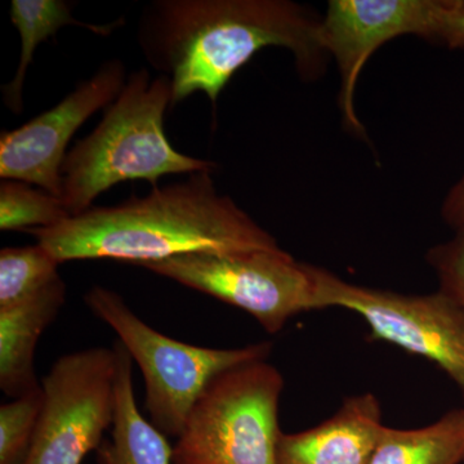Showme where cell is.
I'll return each instance as SVG.
<instances>
[{
	"label": "cell",
	"mask_w": 464,
	"mask_h": 464,
	"mask_svg": "<svg viewBox=\"0 0 464 464\" xmlns=\"http://www.w3.org/2000/svg\"><path fill=\"white\" fill-rule=\"evenodd\" d=\"M320 18L288 0H155L143 8L137 41L172 84V109L197 92L216 106L235 72L259 51L285 48L302 78L323 72Z\"/></svg>",
	"instance_id": "1"
},
{
	"label": "cell",
	"mask_w": 464,
	"mask_h": 464,
	"mask_svg": "<svg viewBox=\"0 0 464 464\" xmlns=\"http://www.w3.org/2000/svg\"><path fill=\"white\" fill-rule=\"evenodd\" d=\"M154 188L115 207H92L51 228L27 231L60 264L114 259L158 264L190 253L279 248L268 234L227 195L217 190L213 173Z\"/></svg>",
	"instance_id": "2"
},
{
	"label": "cell",
	"mask_w": 464,
	"mask_h": 464,
	"mask_svg": "<svg viewBox=\"0 0 464 464\" xmlns=\"http://www.w3.org/2000/svg\"><path fill=\"white\" fill-rule=\"evenodd\" d=\"M172 109V84L166 75L151 78L148 69L128 76L99 125L67 152L63 169V200L70 216L118 183L148 181L158 188L167 174L216 170L215 161L188 157L170 145L164 116Z\"/></svg>",
	"instance_id": "3"
},
{
	"label": "cell",
	"mask_w": 464,
	"mask_h": 464,
	"mask_svg": "<svg viewBox=\"0 0 464 464\" xmlns=\"http://www.w3.org/2000/svg\"><path fill=\"white\" fill-rule=\"evenodd\" d=\"M84 299L141 369L150 422L166 436L179 438L198 400L217 377L237 366L265 362L273 348L270 342L237 348L183 343L140 319L114 290L94 285Z\"/></svg>",
	"instance_id": "4"
},
{
	"label": "cell",
	"mask_w": 464,
	"mask_h": 464,
	"mask_svg": "<svg viewBox=\"0 0 464 464\" xmlns=\"http://www.w3.org/2000/svg\"><path fill=\"white\" fill-rule=\"evenodd\" d=\"M282 373L265 362L217 377L173 447V464H277Z\"/></svg>",
	"instance_id": "5"
},
{
	"label": "cell",
	"mask_w": 464,
	"mask_h": 464,
	"mask_svg": "<svg viewBox=\"0 0 464 464\" xmlns=\"http://www.w3.org/2000/svg\"><path fill=\"white\" fill-rule=\"evenodd\" d=\"M145 268L246 311L271 334L293 316L322 308V268L280 248L190 253Z\"/></svg>",
	"instance_id": "6"
},
{
	"label": "cell",
	"mask_w": 464,
	"mask_h": 464,
	"mask_svg": "<svg viewBox=\"0 0 464 464\" xmlns=\"http://www.w3.org/2000/svg\"><path fill=\"white\" fill-rule=\"evenodd\" d=\"M404 35L464 48V0H331L320 18V44L340 70L344 125L357 136L365 133L355 109L359 76L378 48Z\"/></svg>",
	"instance_id": "7"
},
{
	"label": "cell",
	"mask_w": 464,
	"mask_h": 464,
	"mask_svg": "<svg viewBox=\"0 0 464 464\" xmlns=\"http://www.w3.org/2000/svg\"><path fill=\"white\" fill-rule=\"evenodd\" d=\"M115 348L61 356L42 381L43 408L24 464H82L100 449L116 409Z\"/></svg>",
	"instance_id": "8"
},
{
	"label": "cell",
	"mask_w": 464,
	"mask_h": 464,
	"mask_svg": "<svg viewBox=\"0 0 464 464\" xmlns=\"http://www.w3.org/2000/svg\"><path fill=\"white\" fill-rule=\"evenodd\" d=\"M320 304L356 313L374 340L435 362L464 395V313L444 293L402 295L368 288L322 268Z\"/></svg>",
	"instance_id": "9"
},
{
	"label": "cell",
	"mask_w": 464,
	"mask_h": 464,
	"mask_svg": "<svg viewBox=\"0 0 464 464\" xmlns=\"http://www.w3.org/2000/svg\"><path fill=\"white\" fill-rule=\"evenodd\" d=\"M119 58L106 61L53 108L0 134V177L63 197V169L70 140L99 110H105L127 83Z\"/></svg>",
	"instance_id": "10"
},
{
	"label": "cell",
	"mask_w": 464,
	"mask_h": 464,
	"mask_svg": "<svg viewBox=\"0 0 464 464\" xmlns=\"http://www.w3.org/2000/svg\"><path fill=\"white\" fill-rule=\"evenodd\" d=\"M382 429L381 405L374 395L348 398L319 426L282 433L277 464H371Z\"/></svg>",
	"instance_id": "11"
},
{
	"label": "cell",
	"mask_w": 464,
	"mask_h": 464,
	"mask_svg": "<svg viewBox=\"0 0 464 464\" xmlns=\"http://www.w3.org/2000/svg\"><path fill=\"white\" fill-rule=\"evenodd\" d=\"M63 279L44 292L0 307V389L16 399L41 386L36 381V346L66 302Z\"/></svg>",
	"instance_id": "12"
},
{
	"label": "cell",
	"mask_w": 464,
	"mask_h": 464,
	"mask_svg": "<svg viewBox=\"0 0 464 464\" xmlns=\"http://www.w3.org/2000/svg\"><path fill=\"white\" fill-rule=\"evenodd\" d=\"M116 409L111 441L99 449L100 464H173V448L167 436L143 418L134 398L132 357L119 342Z\"/></svg>",
	"instance_id": "13"
},
{
	"label": "cell",
	"mask_w": 464,
	"mask_h": 464,
	"mask_svg": "<svg viewBox=\"0 0 464 464\" xmlns=\"http://www.w3.org/2000/svg\"><path fill=\"white\" fill-rule=\"evenodd\" d=\"M74 5L66 0H14L11 3V21L21 36V54L16 74L8 84L3 85V100L14 114H21L24 109V83L32 63L34 53L42 42L56 36L63 27L76 26L96 34L109 36L123 25V20L111 24H87L72 16Z\"/></svg>",
	"instance_id": "14"
},
{
	"label": "cell",
	"mask_w": 464,
	"mask_h": 464,
	"mask_svg": "<svg viewBox=\"0 0 464 464\" xmlns=\"http://www.w3.org/2000/svg\"><path fill=\"white\" fill-rule=\"evenodd\" d=\"M464 463V409H454L422 429L383 426L371 464Z\"/></svg>",
	"instance_id": "15"
},
{
	"label": "cell",
	"mask_w": 464,
	"mask_h": 464,
	"mask_svg": "<svg viewBox=\"0 0 464 464\" xmlns=\"http://www.w3.org/2000/svg\"><path fill=\"white\" fill-rule=\"evenodd\" d=\"M60 265L39 243L0 250V307L32 298L61 282Z\"/></svg>",
	"instance_id": "16"
},
{
	"label": "cell",
	"mask_w": 464,
	"mask_h": 464,
	"mask_svg": "<svg viewBox=\"0 0 464 464\" xmlns=\"http://www.w3.org/2000/svg\"><path fill=\"white\" fill-rule=\"evenodd\" d=\"M63 200L29 183L0 182V230L24 231L51 228L70 218Z\"/></svg>",
	"instance_id": "17"
},
{
	"label": "cell",
	"mask_w": 464,
	"mask_h": 464,
	"mask_svg": "<svg viewBox=\"0 0 464 464\" xmlns=\"http://www.w3.org/2000/svg\"><path fill=\"white\" fill-rule=\"evenodd\" d=\"M43 401L42 384L0 406V464H24L32 448Z\"/></svg>",
	"instance_id": "18"
},
{
	"label": "cell",
	"mask_w": 464,
	"mask_h": 464,
	"mask_svg": "<svg viewBox=\"0 0 464 464\" xmlns=\"http://www.w3.org/2000/svg\"><path fill=\"white\" fill-rule=\"evenodd\" d=\"M427 262L438 276L440 292L464 313V232L430 249Z\"/></svg>",
	"instance_id": "19"
},
{
	"label": "cell",
	"mask_w": 464,
	"mask_h": 464,
	"mask_svg": "<svg viewBox=\"0 0 464 464\" xmlns=\"http://www.w3.org/2000/svg\"><path fill=\"white\" fill-rule=\"evenodd\" d=\"M441 215L456 232H464V174L445 198Z\"/></svg>",
	"instance_id": "20"
}]
</instances>
